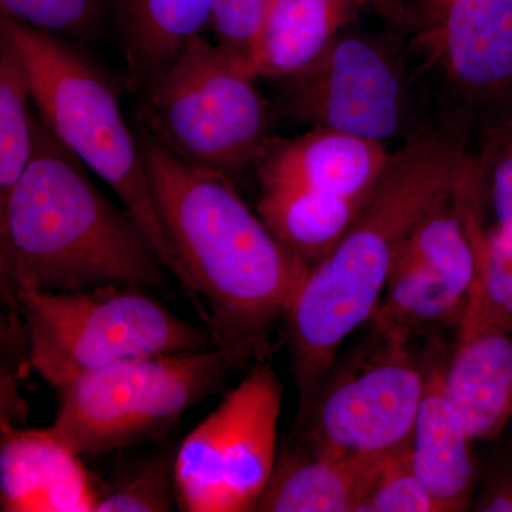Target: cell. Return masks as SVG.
Returning a JSON list of instances; mask_svg holds the SVG:
<instances>
[{
    "label": "cell",
    "instance_id": "5bb4252c",
    "mask_svg": "<svg viewBox=\"0 0 512 512\" xmlns=\"http://www.w3.org/2000/svg\"><path fill=\"white\" fill-rule=\"evenodd\" d=\"M390 454L336 456L298 443L282 456L278 453L255 511L357 512Z\"/></svg>",
    "mask_w": 512,
    "mask_h": 512
},
{
    "label": "cell",
    "instance_id": "d6986e66",
    "mask_svg": "<svg viewBox=\"0 0 512 512\" xmlns=\"http://www.w3.org/2000/svg\"><path fill=\"white\" fill-rule=\"evenodd\" d=\"M473 282L434 266L397 258L373 313V336L410 345L414 338L460 325Z\"/></svg>",
    "mask_w": 512,
    "mask_h": 512
},
{
    "label": "cell",
    "instance_id": "e0dca14e",
    "mask_svg": "<svg viewBox=\"0 0 512 512\" xmlns=\"http://www.w3.org/2000/svg\"><path fill=\"white\" fill-rule=\"evenodd\" d=\"M386 0H275L249 67L258 79L282 80L311 66L366 10Z\"/></svg>",
    "mask_w": 512,
    "mask_h": 512
},
{
    "label": "cell",
    "instance_id": "30bf717a",
    "mask_svg": "<svg viewBox=\"0 0 512 512\" xmlns=\"http://www.w3.org/2000/svg\"><path fill=\"white\" fill-rule=\"evenodd\" d=\"M284 386L256 365L177 447L178 510L255 511L278 458Z\"/></svg>",
    "mask_w": 512,
    "mask_h": 512
},
{
    "label": "cell",
    "instance_id": "3957f363",
    "mask_svg": "<svg viewBox=\"0 0 512 512\" xmlns=\"http://www.w3.org/2000/svg\"><path fill=\"white\" fill-rule=\"evenodd\" d=\"M86 165L60 143L36 111L28 167L0 202L2 301L20 293L97 286L164 291L165 268L126 208L94 187Z\"/></svg>",
    "mask_w": 512,
    "mask_h": 512
},
{
    "label": "cell",
    "instance_id": "cb8c5ba5",
    "mask_svg": "<svg viewBox=\"0 0 512 512\" xmlns=\"http://www.w3.org/2000/svg\"><path fill=\"white\" fill-rule=\"evenodd\" d=\"M177 448L156 454L101 491L94 512H164L178 508Z\"/></svg>",
    "mask_w": 512,
    "mask_h": 512
},
{
    "label": "cell",
    "instance_id": "9c48e42d",
    "mask_svg": "<svg viewBox=\"0 0 512 512\" xmlns=\"http://www.w3.org/2000/svg\"><path fill=\"white\" fill-rule=\"evenodd\" d=\"M241 367L220 348L127 360L59 389L55 439L96 456L157 439Z\"/></svg>",
    "mask_w": 512,
    "mask_h": 512
},
{
    "label": "cell",
    "instance_id": "6da1fadb",
    "mask_svg": "<svg viewBox=\"0 0 512 512\" xmlns=\"http://www.w3.org/2000/svg\"><path fill=\"white\" fill-rule=\"evenodd\" d=\"M137 138L181 285L217 348L241 367L261 360L311 268L248 207L229 175L185 163L140 126Z\"/></svg>",
    "mask_w": 512,
    "mask_h": 512
},
{
    "label": "cell",
    "instance_id": "44dd1931",
    "mask_svg": "<svg viewBox=\"0 0 512 512\" xmlns=\"http://www.w3.org/2000/svg\"><path fill=\"white\" fill-rule=\"evenodd\" d=\"M366 202L308 188L265 187L256 212L285 247L313 268L342 241Z\"/></svg>",
    "mask_w": 512,
    "mask_h": 512
},
{
    "label": "cell",
    "instance_id": "d4e9b609",
    "mask_svg": "<svg viewBox=\"0 0 512 512\" xmlns=\"http://www.w3.org/2000/svg\"><path fill=\"white\" fill-rule=\"evenodd\" d=\"M2 15L86 45L100 36L114 0H0Z\"/></svg>",
    "mask_w": 512,
    "mask_h": 512
},
{
    "label": "cell",
    "instance_id": "9a60e30c",
    "mask_svg": "<svg viewBox=\"0 0 512 512\" xmlns=\"http://www.w3.org/2000/svg\"><path fill=\"white\" fill-rule=\"evenodd\" d=\"M444 387L471 439L500 436L512 420V333L458 328Z\"/></svg>",
    "mask_w": 512,
    "mask_h": 512
},
{
    "label": "cell",
    "instance_id": "ba28073f",
    "mask_svg": "<svg viewBox=\"0 0 512 512\" xmlns=\"http://www.w3.org/2000/svg\"><path fill=\"white\" fill-rule=\"evenodd\" d=\"M352 26L311 66L279 80L286 116L383 144L407 143L440 124L403 36L389 25L383 32Z\"/></svg>",
    "mask_w": 512,
    "mask_h": 512
},
{
    "label": "cell",
    "instance_id": "ac0fdd59",
    "mask_svg": "<svg viewBox=\"0 0 512 512\" xmlns=\"http://www.w3.org/2000/svg\"><path fill=\"white\" fill-rule=\"evenodd\" d=\"M215 0H114L128 92H146L194 37L210 28Z\"/></svg>",
    "mask_w": 512,
    "mask_h": 512
},
{
    "label": "cell",
    "instance_id": "8992f818",
    "mask_svg": "<svg viewBox=\"0 0 512 512\" xmlns=\"http://www.w3.org/2000/svg\"><path fill=\"white\" fill-rule=\"evenodd\" d=\"M437 121L473 140L512 110V0H387Z\"/></svg>",
    "mask_w": 512,
    "mask_h": 512
},
{
    "label": "cell",
    "instance_id": "603a6c76",
    "mask_svg": "<svg viewBox=\"0 0 512 512\" xmlns=\"http://www.w3.org/2000/svg\"><path fill=\"white\" fill-rule=\"evenodd\" d=\"M484 210L512 238V110L478 128L470 146Z\"/></svg>",
    "mask_w": 512,
    "mask_h": 512
},
{
    "label": "cell",
    "instance_id": "484cf974",
    "mask_svg": "<svg viewBox=\"0 0 512 512\" xmlns=\"http://www.w3.org/2000/svg\"><path fill=\"white\" fill-rule=\"evenodd\" d=\"M357 512H441L414 471L410 443L386 458Z\"/></svg>",
    "mask_w": 512,
    "mask_h": 512
},
{
    "label": "cell",
    "instance_id": "4fadbf2b",
    "mask_svg": "<svg viewBox=\"0 0 512 512\" xmlns=\"http://www.w3.org/2000/svg\"><path fill=\"white\" fill-rule=\"evenodd\" d=\"M96 490L82 456L47 429L2 421L0 505L3 512H94Z\"/></svg>",
    "mask_w": 512,
    "mask_h": 512
},
{
    "label": "cell",
    "instance_id": "2e32d148",
    "mask_svg": "<svg viewBox=\"0 0 512 512\" xmlns=\"http://www.w3.org/2000/svg\"><path fill=\"white\" fill-rule=\"evenodd\" d=\"M466 424L444 387V367L431 366L414 421L410 451L417 477L441 512L467 510L473 498L474 466Z\"/></svg>",
    "mask_w": 512,
    "mask_h": 512
},
{
    "label": "cell",
    "instance_id": "7a4b0ae2",
    "mask_svg": "<svg viewBox=\"0 0 512 512\" xmlns=\"http://www.w3.org/2000/svg\"><path fill=\"white\" fill-rule=\"evenodd\" d=\"M470 146L467 133L444 124L400 144L355 224L309 269L284 316L301 407L343 342L372 319L410 232L453 194Z\"/></svg>",
    "mask_w": 512,
    "mask_h": 512
},
{
    "label": "cell",
    "instance_id": "52a82bcc",
    "mask_svg": "<svg viewBox=\"0 0 512 512\" xmlns=\"http://www.w3.org/2000/svg\"><path fill=\"white\" fill-rule=\"evenodd\" d=\"M244 60L197 36L140 94L138 123L185 163L231 174L271 140L268 104Z\"/></svg>",
    "mask_w": 512,
    "mask_h": 512
},
{
    "label": "cell",
    "instance_id": "7402d4cb",
    "mask_svg": "<svg viewBox=\"0 0 512 512\" xmlns=\"http://www.w3.org/2000/svg\"><path fill=\"white\" fill-rule=\"evenodd\" d=\"M32 92L25 64L8 36L0 33V202L28 167L35 144Z\"/></svg>",
    "mask_w": 512,
    "mask_h": 512
},
{
    "label": "cell",
    "instance_id": "8fae6325",
    "mask_svg": "<svg viewBox=\"0 0 512 512\" xmlns=\"http://www.w3.org/2000/svg\"><path fill=\"white\" fill-rule=\"evenodd\" d=\"M427 372L409 345L376 338L372 355L320 383L299 413V444L336 456H384L410 443Z\"/></svg>",
    "mask_w": 512,
    "mask_h": 512
},
{
    "label": "cell",
    "instance_id": "7c38bea8",
    "mask_svg": "<svg viewBox=\"0 0 512 512\" xmlns=\"http://www.w3.org/2000/svg\"><path fill=\"white\" fill-rule=\"evenodd\" d=\"M387 144L330 128L272 137L255 164L261 187H299L369 201L389 164Z\"/></svg>",
    "mask_w": 512,
    "mask_h": 512
},
{
    "label": "cell",
    "instance_id": "4316f807",
    "mask_svg": "<svg viewBox=\"0 0 512 512\" xmlns=\"http://www.w3.org/2000/svg\"><path fill=\"white\" fill-rule=\"evenodd\" d=\"M275 0H215L210 29L214 42L249 66Z\"/></svg>",
    "mask_w": 512,
    "mask_h": 512
},
{
    "label": "cell",
    "instance_id": "277c9868",
    "mask_svg": "<svg viewBox=\"0 0 512 512\" xmlns=\"http://www.w3.org/2000/svg\"><path fill=\"white\" fill-rule=\"evenodd\" d=\"M28 73L33 106L53 136L94 174L143 229L165 268L180 264L158 218L137 133L121 110L119 86L80 43L0 15Z\"/></svg>",
    "mask_w": 512,
    "mask_h": 512
},
{
    "label": "cell",
    "instance_id": "83f0119b",
    "mask_svg": "<svg viewBox=\"0 0 512 512\" xmlns=\"http://www.w3.org/2000/svg\"><path fill=\"white\" fill-rule=\"evenodd\" d=\"M474 510L512 512V456L493 468L474 503Z\"/></svg>",
    "mask_w": 512,
    "mask_h": 512
},
{
    "label": "cell",
    "instance_id": "ffe728a7",
    "mask_svg": "<svg viewBox=\"0 0 512 512\" xmlns=\"http://www.w3.org/2000/svg\"><path fill=\"white\" fill-rule=\"evenodd\" d=\"M456 197L476 252V278L458 328L512 333V238L487 224L470 156L458 178Z\"/></svg>",
    "mask_w": 512,
    "mask_h": 512
},
{
    "label": "cell",
    "instance_id": "5b68a950",
    "mask_svg": "<svg viewBox=\"0 0 512 512\" xmlns=\"http://www.w3.org/2000/svg\"><path fill=\"white\" fill-rule=\"evenodd\" d=\"M30 365L56 389L103 367L217 348L207 326L168 311L138 286L20 293Z\"/></svg>",
    "mask_w": 512,
    "mask_h": 512
}]
</instances>
